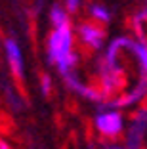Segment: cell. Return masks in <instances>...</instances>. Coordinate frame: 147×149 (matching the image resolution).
I'll return each instance as SVG.
<instances>
[{"label": "cell", "instance_id": "9", "mask_svg": "<svg viewBox=\"0 0 147 149\" xmlns=\"http://www.w3.org/2000/svg\"><path fill=\"white\" fill-rule=\"evenodd\" d=\"M48 23L52 29H57V27H65L71 25V15L69 12L63 8V4H52L48 8Z\"/></svg>", "mask_w": 147, "mask_h": 149}, {"label": "cell", "instance_id": "13", "mask_svg": "<svg viewBox=\"0 0 147 149\" xmlns=\"http://www.w3.org/2000/svg\"><path fill=\"white\" fill-rule=\"evenodd\" d=\"M0 149H10V145H8V143H6V141H4V140H0Z\"/></svg>", "mask_w": 147, "mask_h": 149}, {"label": "cell", "instance_id": "1", "mask_svg": "<svg viewBox=\"0 0 147 149\" xmlns=\"http://www.w3.org/2000/svg\"><path fill=\"white\" fill-rule=\"evenodd\" d=\"M77 44V35H75L73 25L57 27V29H50L46 36V59L50 65L57 69L61 77H69V74L77 73L78 61H80V54L75 48Z\"/></svg>", "mask_w": 147, "mask_h": 149}, {"label": "cell", "instance_id": "11", "mask_svg": "<svg viewBox=\"0 0 147 149\" xmlns=\"http://www.w3.org/2000/svg\"><path fill=\"white\" fill-rule=\"evenodd\" d=\"M40 90H42L44 96L52 92V79H50V74H42L40 77Z\"/></svg>", "mask_w": 147, "mask_h": 149}, {"label": "cell", "instance_id": "8", "mask_svg": "<svg viewBox=\"0 0 147 149\" xmlns=\"http://www.w3.org/2000/svg\"><path fill=\"white\" fill-rule=\"evenodd\" d=\"M86 15H88L90 21L98 23V25H103V27L113 21L111 10H109L103 2H100V0H92V2H88L86 4Z\"/></svg>", "mask_w": 147, "mask_h": 149}, {"label": "cell", "instance_id": "4", "mask_svg": "<svg viewBox=\"0 0 147 149\" xmlns=\"http://www.w3.org/2000/svg\"><path fill=\"white\" fill-rule=\"evenodd\" d=\"M147 100V80L143 77H138L136 82L126 86L117 97H113L111 101L103 103V105L115 107V109H138V107L145 105Z\"/></svg>", "mask_w": 147, "mask_h": 149}, {"label": "cell", "instance_id": "10", "mask_svg": "<svg viewBox=\"0 0 147 149\" xmlns=\"http://www.w3.org/2000/svg\"><path fill=\"white\" fill-rule=\"evenodd\" d=\"M61 4H63V8L67 10V12H69V15H75V13H78L84 6H86V0H63Z\"/></svg>", "mask_w": 147, "mask_h": 149}, {"label": "cell", "instance_id": "5", "mask_svg": "<svg viewBox=\"0 0 147 149\" xmlns=\"http://www.w3.org/2000/svg\"><path fill=\"white\" fill-rule=\"evenodd\" d=\"M147 141V105H141L134 111L132 118L126 124L124 147L126 149H143Z\"/></svg>", "mask_w": 147, "mask_h": 149}, {"label": "cell", "instance_id": "12", "mask_svg": "<svg viewBox=\"0 0 147 149\" xmlns=\"http://www.w3.org/2000/svg\"><path fill=\"white\" fill-rule=\"evenodd\" d=\"M101 149H126L124 145H118V143H105Z\"/></svg>", "mask_w": 147, "mask_h": 149}, {"label": "cell", "instance_id": "14", "mask_svg": "<svg viewBox=\"0 0 147 149\" xmlns=\"http://www.w3.org/2000/svg\"><path fill=\"white\" fill-rule=\"evenodd\" d=\"M42 2H44V0H36V4H38V6H40V4H42Z\"/></svg>", "mask_w": 147, "mask_h": 149}, {"label": "cell", "instance_id": "6", "mask_svg": "<svg viewBox=\"0 0 147 149\" xmlns=\"http://www.w3.org/2000/svg\"><path fill=\"white\" fill-rule=\"evenodd\" d=\"M4 56H6V63H8L12 74L21 80L25 77V56H23L21 44L15 38H6L4 40Z\"/></svg>", "mask_w": 147, "mask_h": 149}, {"label": "cell", "instance_id": "7", "mask_svg": "<svg viewBox=\"0 0 147 149\" xmlns=\"http://www.w3.org/2000/svg\"><path fill=\"white\" fill-rule=\"evenodd\" d=\"M130 56L134 57L136 65L139 69V77L147 80V36L143 35H136L132 38V46H130Z\"/></svg>", "mask_w": 147, "mask_h": 149}, {"label": "cell", "instance_id": "2", "mask_svg": "<svg viewBox=\"0 0 147 149\" xmlns=\"http://www.w3.org/2000/svg\"><path fill=\"white\" fill-rule=\"evenodd\" d=\"M126 118L121 109L109 105H100V109L95 111L94 118H92V126H94L95 134L101 136L103 140H118L126 132Z\"/></svg>", "mask_w": 147, "mask_h": 149}, {"label": "cell", "instance_id": "3", "mask_svg": "<svg viewBox=\"0 0 147 149\" xmlns=\"http://www.w3.org/2000/svg\"><path fill=\"white\" fill-rule=\"evenodd\" d=\"M75 35H77L78 44L88 52H101L107 46V31L103 25L90 21H80L75 27Z\"/></svg>", "mask_w": 147, "mask_h": 149}]
</instances>
